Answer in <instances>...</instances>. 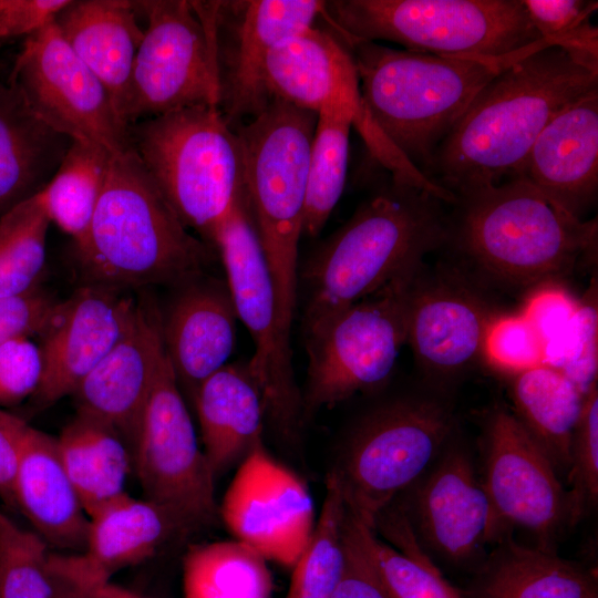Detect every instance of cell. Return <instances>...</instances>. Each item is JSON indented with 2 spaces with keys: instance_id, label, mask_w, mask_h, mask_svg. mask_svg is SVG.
<instances>
[{
  "instance_id": "6da1fadb",
  "label": "cell",
  "mask_w": 598,
  "mask_h": 598,
  "mask_svg": "<svg viewBox=\"0 0 598 598\" xmlns=\"http://www.w3.org/2000/svg\"><path fill=\"white\" fill-rule=\"evenodd\" d=\"M598 89V71L544 42L498 72L474 96L423 176L456 197L515 178L546 124Z\"/></svg>"
},
{
  "instance_id": "7a4b0ae2",
  "label": "cell",
  "mask_w": 598,
  "mask_h": 598,
  "mask_svg": "<svg viewBox=\"0 0 598 598\" xmlns=\"http://www.w3.org/2000/svg\"><path fill=\"white\" fill-rule=\"evenodd\" d=\"M390 179L305 262L298 283L303 338L421 267L446 244V203L423 187Z\"/></svg>"
},
{
  "instance_id": "3957f363",
  "label": "cell",
  "mask_w": 598,
  "mask_h": 598,
  "mask_svg": "<svg viewBox=\"0 0 598 598\" xmlns=\"http://www.w3.org/2000/svg\"><path fill=\"white\" fill-rule=\"evenodd\" d=\"M447 240L468 277L505 288L554 282L597 255V219L580 220L522 178L455 197Z\"/></svg>"
},
{
  "instance_id": "277c9868",
  "label": "cell",
  "mask_w": 598,
  "mask_h": 598,
  "mask_svg": "<svg viewBox=\"0 0 598 598\" xmlns=\"http://www.w3.org/2000/svg\"><path fill=\"white\" fill-rule=\"evenodd\" d=\"M74 244L83 283L130 291L177 287L215 260L179 220L131 148L113 154L85 236Z\"/></svg>"
},
{
  "instance_id": "5b68a950",
  "label": "cell",
  "mask_w": 598,
  "mask_h": 598,
  "mask_svg": "<svg viewBox=\"0 0 598 598\" xmlns=\"http://www.w3.org/2000/svg\"><path fill=\"white\" fill-rule=\"evenodd\" d=\"M343 42L371 120L395 152L423 175L482 87L545 41L499 58L440 55L372 41Z\"/></svg>"
},
{
  "instance_id": "8992f818",
  "label": "cell",
  "mask_w": 598,
  "mask_h": 598,
  "mask_svg": "<svg viewBox=\"0 0 598 598\" xmlns=\"http://www.w3.org/2000/svg\"><path fill=\"white\" fill-rule=\"evenodd\" d=\"M317 120L315 112L274 99L235 128L246 198L275 288L278 324L289 340L299 300L298 245Z\"/></svg>"
},
{
  "instance_id": "52a82bcc",
  "label": "cell",
  "mask_w": 598,
  "mask_h": 598,
  "mask_svg": "<svg viewBox=\"0 0 598 598\" xmlns=\"http://www.w3.org/2000/svg\"><path fill=\"white\" fill-rule=\"evenodd\" d=\"M131 148L188 230L215 248L245 193L239 137L217 106H193L127 127Z\"/></svg>"
},
{
  "instance_id": "ba28073f",
  "label": "cell",
  "mask_w": 598,
  "mask_h": 598,
  "mask_svg": "<svg viewBox=\"0 0 598 598\" xmlns=\"http://www.w3.org/2000/svg\"><path fill=\"white\" fill-rule=\"evenodd\" d=\"M319 19L343 41L440 55L499 58L543 40L523 0H331Z\"/></svg>"
},
{
  "instance_id": "9c48e42d",
  "label": "cell",
  "mask_w": 598,
  "mask_h": 598,
  "mask_svg": "<svg viewBox=\"0 0 598 598\" xmlns=\"http://www.w3.org/2000/svg\"><path fill=\"white\" fill-rule=\"evenodd\" d=\"M454 425L451 408L431 394L394 398L365 413L329 473L348 512L374 529L396 495L414 485L446 448Z\"/></svg>"
},
{
  "instance_id": "30bf717a",
  "label": "cell",
  "mask_w": 598,
  "mask_h": 598,
  "mask_svg": "<svg viewBox=\"0 0 598 598\" xmlns=\"http://www.w3.org/2000/svg\"><path fill=\"white\" fill-rule=\"evenodd\" d=\"M237 319L248 330L255 352L248 369L260 391L266 422L282 442L299 440L305 423L290 340L277 320L276 296L246 194L236 200L214 243Z\"/></svg>"
},
{
  "instance_id": "8fae6325",
  "label": "cell",
  "mask_w": 598,
  "mask_h": 598,
  "mask_svg": "<svg viewBox=\"0 0 598 598\" xmlns=\"http://www.w3.org/2000/svg\"><path fill=\"white\" fill-rule=\"evenodd\" d=\"M421 267L351 305L305 337V420L388 381L406 344L409 290Z\"/></svg>"
},
{
  "instance_id": "7c38bea8",
  "label": "cell",
  "mask_w": 598,
  "mask_h": 598,
  "mask_svg": "<svg viewBox=\"0 0 598 598\" xmlns=\"http://www.w3.org/2000/svg\"><path fill=\"white\" fill-rule=\"evenodd\" d=\"M147 19L121 118L130 125L182 109L220 103L213 32L199 1H135Z\"/></svg>"
},
{
  "instance_id": "4fadbf2b",
  "label": "cell",
  "mask_w": 598,
  "mask_h": 598,
  "mask_svg": "<svg viewBox=\"0 0 598 598\" xmlns=\"http://www.w3.org/2000/svg\"><path fill=\"white\" fill-rule=\"evenodd\" d=\"M132 460L144 498L172 512L189 533L216 520V478L164 349L132 447Z\"/></svg>"
},
{
  "instance_id": "5bb4252c",
  "label": "cell",
  "mask_w": 598,
  "mask_h": 598,
  "mask_svg": "<svg viewBox=\"0 0 598 598\" xmlns=\"http://www.w3.org/2000/svg\"><path fill=\"white\" fill-rule=\"evenodd\" d=\"M266 86L271 100L320 113L346 114L370 154L399 182L421 174L386 142L364 105L358 73L346 43L329 29L312 25L277 44L268 54Z\"/></svg>"
},
{
  "instance_id": "9a60e30c",
  "label": "cell",
  "mask_w": 598,
  "mask_h": 598,
  "mask_svg": "<svg viewBox=\"0 0 598 598\" xmlns=\"http://www.w3.org/2000/svg\"><path fill=\"white\" fill-rule=\"evenodd\" d=\"M210 23L219 81V110L235 130L272 101L265 68L280 42L315 25L323 1H200Z\"/></svg>"
},
{
  "instance_id": "2e32d148",
  "label": "cell",
  "mask_w": 598,
  "mask_h": 598,
  "mask_svg": "<svg viewBox=\"0 0 598 598\" xmlns=\"http://www.w3.org/2000/svg\"><path fill=\"white\" fill-rule=\"evenodd\" d=\"M10 74L37 115L56 132L112 154L127 148V127L109 91L53 21L25 38Z\"/></svg>"
},
{
  "instance_id": "e0dca14e",
  "label": "cell",
  "mask_w": 598,
  "mask_h": 598,
  "mask_svg": "<svg viewBox=\"0 0 598 598\" xmlns=\"http://www.w3.org/2000/svg\"><path fill=\"white\" fill-rule=\"evenodd\" d=\"M471 277L454 264L434 270L424 264L408 298L406 344L433 384L450 383L484 361V343L498 316Z\"/></svg>"
},
{
  "instance_id": "ac0fdd59",
  "label": "cell",
  "mask_w": 598,
  "mask_h": 598,
  "mask_svg": "<svg viewBox=\"0 0 598 598\" xmlns=\"http://www.w3.org/2000/svg\"><path fill=\"white\" fill-rule=\"evenodd\" d=\"M219 516L237 540L287 567L296 564L316 525L308 487L262 440L238 464Z\"/></svg>"
},
{
  "instance_id": "d6986e66",
  "label": "cell",
  "mask_w": 598,
  "mask_h": 598,
  "mask_svg": "<svg viewBox=\"0 0 598 598\" xmlns=\"http://www.w3.org/2000/svg\"><path fill=\"white\" fill-rule=\"evenodd\" d=\"M484 488L504 525L548 540L568 522L567 492L546 453L512 411L496 409L485 432Z\"/></svg>"
},
{
  "instance_id": "ffe728a7",
  "label": "cell",
  "mask_w": 598,
  "mask_h": 598,
  "mask_svg": "<svg viewBox=\"0 0 598 598\" xmlns=\"http://www.w3.org/2000/svg\"><path fill=\"white\" fill-rule=\"evenodd\" d=\"M137 303L130 291L82 283L60 301L41 332L43 373L37 409L71 395L124 334Z\"/></svg>"
},
{
  "instance_id": "44dd1931",
  "label": "cell",
  "mask_w": 598,
  "mask_h": 598,
  "mask_svg": "<svg viewBox=\"0 0 598 598\" xmlns=\"http://www.w3.org/2000/svg\"><path fill=\"white\" fill-rule=\"evenodd\" d=\"M163 349L159 310L137 299L122 338L71 394L76 414L111 429L132 451Z\"/></svg>"
},
{
  "instance_id": "7402d4cb",
  "label": "cell",
  "mask_w": 598,
  "mask_h": 598,
  "mask_svg": "<svg viewBox=\"0 0 598 598\" xmlns=\"http://www.w3.org/2000/svg\"><path fill=\"white\" fill-rule=\"evenodd\" d=\"M414 485L410 524L446 558L471 557L503 525L461 447L447 446Z\"/></svg>"
},
{
  "instance_id": "603a6c76",
  "label": "cell",
  "mask_w": 598,
  "mask_h": 598,
  "mask_svg": "<svg viewBox=\"0 0 598 598\" xmlns=\"http://www.w3.org/2000/svg\"><path fill=\"white\" fill-rule=\"evenodd\" d=\"M189 533L167 508L127 493L90 517L85 547L50 556L52 573L87 592L118 570L153 557L171 539Z\"/></svg>"
},
{
  "instance_id": "cb8c5ba5",
  "label": "cell",
  "mask_w": 598,
  "mask_h": 598,
  "mask_svg": "<svg viewBox=\"0 0 598 598\" xmlns=\"http://www.w3.org/2000/svg\"><path fill=\"white\" fill-rule=\"evenodd\" d=\"M515 178L584 220L598 194V89L566 105L546 124Z\"/></svg>"
},
{
  "instance_id": "d4e9b609",
  "label": "cell",
  "mask_w": 598,
  "mask_h": 598,
  "mask_svg": "<svg viewBox=\"0 0 598 598\" xmlns=\"http://www.w3.org/2000/svg\"><path fill=\"white\" fill-rule=\"evenodd\" d=\"M175 289L161 312V336L177 383L193 401L199 384L227 364L237 315L226 280L202 274Z\"/></svg>"
},
{
  "instance_id": "484cf974",
  "label": "cell",
  "mask_w": 598,
  "mask_h": 598,
  "mask_svg": "<svg viewBox=\"0 0 598 598\" xmlns=\"http://www.w3.org/2000/svg\"><path fill=\"white\" fill-rule=\"evenodd\" d=\"M14 508L48 545L81 553L90 518L61 462L55 437L28 425L13 482Z\"/></svg>"
},
{
  "instance_id": "4316f807",
  "label": "cell",
  "mask_w": 598,
  "mask_h": 598,
  "mask_svg": "<svg viewBox=\"0 0 598 598\" xmlns=\"http://www.w3.org/2000/svg\"><path fill=\"white\" fill-rule=\"evenodd\" d=\"M72 143L37 115L10 70L0 71V216L43 190Z\"/></svg>"
},
{
  "instance_id": "83f0119b",
  "label": "cell",
  "mask_w": 598,
  "mask_h": 598,
  "mask_svg": "<svg viewBox=\"0 0 598 598\" xmlns=\"http://www.w3.org/2000/svg\"><path fill=\"white\" fill-rule=\"evenodd\" d=\"M136 13L135 1L75 0L53 20L65 42L109 91L121 122L134 60L144 38Z\"/></svg>"
},
{
  "instance_id": "f1b7e54d",
  "label": "cell",
  "mask_w": 598,
  "mask_h": 598,
  "mask_svg": "<svg viewBox=\"0 0 598 598\" xmlns=\"http://www.w3.org/2000/svg\"><path fill=\"white\" fill-rule=\"evenodd\" d=\"M192 402L203 451L217 478L239 464L262 440V398L247 363L236 362L225 364L204 380Z\"/></svg>"
},
{
  "instance_id": "f546056e",
  "label": "cell",
  "mask_w": 598,
  "mask_h": 598,
  "mask_svg": "<svg viewBox=\"0 0 598 598\" xmlns=\"http://www.w3.org/2000/svg\"><path fill=\"white\" fill-rule=\"evenodd\" d=\"M349 515L361 548L389 598H461L423 551L406 514L384 509L374 529Z\"/></svg>"
},
{
  "instance_id": "4dcf8cb0",
  "label": "cell",
  "mask_w": 598,
  "mask_h": 598,
  "mask_svg": "<svg viewBox=\"0 0 598 598\" xmlns=\"http://www.w3.org/2000/svg\"><path fill=\"white\" fill-rule=\"evenodd\" d=\"M508 377L512 412L555 470H568L571 440L586 394L564 373L546 364Z\"/></svg>"
},
{
  "instance_id": "1f68e13d",
  "label": "cell",
  "mask_w": 598,
  "mask_h": 598,
  "mask_svg": "<svg viewBox=\"0 0 598 598\" xmlns=\"http://www.w3.org/2000/svg\"><path fill=\"white\" fill-rule=\"evenodd\" d=\"M61 462L89 518L125 495L132 451L114 431L76 414L55 437Z\"/></svg>"
},
{
  "instance_id": "d6a6232c",
  "label": "cell",
  "mask_w": 598,
  "mask_h": 598,
  "mask_svg": "<svg viewBox=\"0 0 598 598\" xmlns=\"http://www.w3.org/2000/svg\"><path fill=\"white\" fill-rule=\"evenodd\" d=\"M478 598H598L595 579L548 548L509 543L484 574Z\"/></svg>"
},
{
  "instance_id": "836d02e7",
  "label": "cell",
  "mask_w": 598,
  "mask_h": 598,
  "mask_svg": "<svg viewBox=\"0 0 598 598\" xmlns=\"http://www.w3.org/2000/svg\"><path fill=\"white\" fill-rule=\"evenodd\" d=\"M271 588L267 559L237 539L194 545L184 557L185 598H269Z\"/></svg>"
},
{
  "instance_id": "e575fe53",
  "label": "cell",
  "mask_w": 598,
  "mask_h": 598,
  "mask_svg": "<svg viewBox=\"0 0 598 598\" xmlns=\"http://www.w3.org/2000/svg\"><path fill=\"white\" fill-rule=\"evenodd\" d=\"M112 153L73 141L58 171L40 192L45 213L64 233L80 241L86 234L101 196Z\"/></svg>"
},
{
  "instance_id": "d590c367",
  "label": "cell",
  "mask_w": 598,
  "mask_h": 598,
  "mask_svg": "<svg viewBox=\"0 0 598 598\" xmlns=\"http://www.w3.org/2000/svg\"><path fill=\"white\" fill-rule=\"evenodd\" d=\"M340 488L328 474L319 517L305 550L292 566L286 598H333L346 566L344 518Z\"/></svg>"
},
{
  "instance_id": "8d00e7d4",
  "label": "cell",
  "mask_w": 598,
  "mask_h": 598,
  "mask_svg": "<svg viewBox=\"0 0 598 598\" xmlns=\"http://www.w3.org/2000/svg\"><path fill=\"white\" fill-rule=\"evenodd\" d=\"M308 171L302 234L316 237L339 202L347 176L352 120L346 114H317Z\"/></svg>"
},
{
  "instance_id": "74e56055",
  "label": "cell",
  "mask_w": 598,
  "mask_h": 598,
  "mask_svg": "<svg viewBox=\"0 0 598 598\" xmlns=\"http://www.w3.org/2000/svg\"><path fill=\"white\" fill-rule=\"evenodd\" d=\"M50 223L40 194L0 216V298L39 286Z\"/></svg>"
},
{
  "instance_id": "f35d334b",
  "label": "cell",
  "mask_w": 598,
  "mask_h": 598,
  "mask_svg": "<svg viewBox=\"0 0 598 598\" xmlns=\"http://www.w3.org/2000/svg\"><path fill=\"white\" fill-rule=\"evenodd\" d=\"M49 545L0 512V598H56Z\"/></svg>"
},
{
  "instance_id": "ab89813d",
  "label": "cell",
  "mask_w": 598,
  "mask_h": 598,
  "mask_svg": "<svg viewBox=\"0 0 598 598\" xmlns=\"http://www.w3.org/2000/svg\"><path fill=\"white\" fill-rule=\"evenodd\" d=\"M523 3L543 40L598 71V30L590 22L597 1L523 0Z\"/></svg>"
},
{
  "instance_id": "60d3db41",
  "label": "cell",
  "mask_w": 598,
  "mask_h": 598,
  "mask_svg": "<svg viewBox=\"0 0 598 598\" xmlns=\"http://www.w3.org/2000/svg\"><path fill=\"white\" fill-rule=\"evenodd\" d=\"M597 286L594 281L566 328L545 344L543 364L564 373L587 394L597 386Z\"/></svg>"
},
{
  "instance_id": "b9f144b4",
  "label": "cell",
  "mask_w": 598,
  "mask_h": 598,
  "mask_svg": "<svg viewBox=\"0 0 598 598\" xmlns=\"http://www.w3.org/2000/svg\"><path fill=\"white\" fill-rule=\"evenodd\" d=\"M568 522L576 523L598 498V390L591 389L574 431L567 470Z\"/></svg>"
},
{
  "instance_id": "7bdbcfd3",
  "label": "cell",
  "mask_w": 598,
  "mask_h": 598,
  "mask_svg": "<svg viewBox=\"0 0 598 598\" xmlns=\"http://www.w3.org/2000/svg\"><path fill=\"white\" fill-rule=\"evenodd\" d=\"M544 344L519 312L498 315L484 343V362L507 375L543 364Z\"/></svg>"
},
{
  "instance_id": "ee69618b",
  "label": "cell",
  "mask_w": 598,
  "mask_h": 598,
  "mask_svg": "<svg viewBox=\"0 0 598 598\" xmlns=\"http://www.w3.org/2000/svg\"><path fill=\"white\" fill-rule=\"evenodd\" d=\"M43 373L40 346L21 337L0 346V406L16 405L37 392Z\"/></svg>"
},
{
  "instance_id": "f6af8a7d",
  "label": "cell",
  "mask_w": 598,
  "mask_h": 598,
  "mask_svg": "<svg viewBox=\"0 0 598 598\" xmlns=\"http://www.w3.org/2000/svg\"><path fill=\"white\" fill-rule=\"evenodd\" d=\"M60 301L39 286L18 296L0 298V346L44 330Z\"/></svg>"
},
{
  "instance_id": "bcb514c9",
  "label": "cell",
  "mask_w": 598,
  "mask_h": 598,
  "mask_svg": "<svg viewBox=\"0 0 598 598\" xmlns=\"http://www.w3.org/2000/svg\"><path fill=\"white\" fill-rule=\"evenodd\" d=\"M579 305L560 286L549 282L534 288L520 313L535 329L544 347L569 323Z\"/></svg>"
},
{
  "instance_id": "7dc6e473",
  "label": "cell",
  "mask_w": 598,
  "mask_h": 598,
  "mask_svg": "<svg viewBox=\"0 0 598 598\" xmlns=\"http://www.w3.org/2000/svg\"><path fill=\"white\" fill-rule=\"evenodd\" d=\"M343 534L346 566L333 598H389L361 548L348 512Z\"/></svg>"
},
{
  "instance_id": "c3c4849f",
  "label": "cell",
  "mask_w": 598,
  "mask_h": 598,
  "mask_svg": "<svg viewBox=\"0 0 598 598\" xmlns=\"http://www.w3.org/2000/svg\"><path fill=\"white\" fill-rule=\"evenodd\" d=\"M70 0H0V47L54 20Z\"/></svg>"
},
{
  "instance_id": "681fc988",
  "label": "cell",
  "mask_w": 598,
  "mask_h": 598,
  "mask_svg": "<svg viewBox=\"0 0 598 598\" xmlns=\"http://www.w3.org/2000/svg\"><path fill=\"white\" fill-rule=\"evenodd\" d=\"M28 423L0 409V498L14 508L13 482Z\"/></svg>"
},
{
  "instance_id": "f907efd6",
  "label": "cell",
  "mask_w": 598,
  "mask_h": 598,
  "mask_svg": "<svg viewBox=\"0 0 598 598\" xmlns=\"http://www.w3.org/2000/svg\"><path fill=\"white\" fill-rule=\"evenodd\" d=\"M89 595L91 598H148L112 582L92 589Z\"/></svg>"
},
{
  "instance_id": "816d5d0a",
  "label": "cell",
  "mask_w": 598,
  "mask_h": 598,
  "mask_svg": "<svg viewBox=\"0 0 598 598\" xmlns=\"http://www.w3.org/2000/svg\"><path fill=\"white\" fill-rule=\"evenodd\" d=\"M56 580H58L56 598H91L89 592L84 590L83 588L59 577H56Z\"/></svg>"
}]
</instances>
